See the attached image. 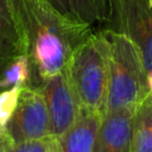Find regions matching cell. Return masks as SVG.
Here are the masks:
<instances>
[{
    "label": "cell",
    "mask_w": 152,
    "mask_h": 152,
    "mask_svg": "<svg viewBox=\"0 0 152 152\" xmlns=\"http://www.w3.org/2000/svg\"><path fill=\"white\" fill-rule=\"evenodd\" d=\"M24 86H14L0 91V127L5 128L12 118L19 100L21 88Z\"/></svg>",
    "instance_id": "obj_13"
},
{
    "label": "cell",
    "mask_w": 152,
    "mask_h": 152,
    "mask_svg": "<svg viewBox=\"0 0 152 152\" xmlns=\"http://www.w3.org/2000/svg\"><path fill=\"white\" fill-rule=\"evenodd\" d=\"M56 147H57V139L55 140V144H53V146H52V148H51L50 152H56Z\"/></svg>",
    "instance_id": "obj_17"
},
{
    "label": "cell",
    "mask_w": 152,
    "mask_h": 152,
    "mask_svg": "<svg viewBox=\"0 0 152 152\" xmlns=\"http://www.w3.org/2000/svg\"><path fill=\"white\" fill-rule=\"evenodd\" d=\"M134 113L135 109L132 108L104 113L96 133L93 152H131Z\"/></svg>",
    "instance_id": "obj_7"
},
{
    "label": "cell",
    "mask_w": 152,
    "mask_h": 152,
    "mask_svg": "<svg viewBox=\"0 0 152 152\" xmlns=\"http://www.w3.org/2000/svg\"><path fill=\"white\" fill-rule=\"evenodd\" d=\"M103 114L82 109L76 122L57 139L56 152H93Z\"/></svg>",
    "instance_id": "obj_8"
},
{
    "label": "cell",
    "mask_w": 152,
    "mask_h": 152,
    "mask_svg": "<svg viewBox=\"0 0 152 152\" xmlns=\"http://www.w3.org/2000/svg\"><path fill=\"white\" fill-rule=\"evenodd\" d=\"M131 152H152V91L135 109Z\"/></svg>",
    "instance_id": "obj_11"
},
{
    "label": "cell",
    "mask_w": 152,
    "mask_h": 152,
    "mask_svg": "<svg viewBox=\"0 0 152 152\" xmlns=\"http://www.w3.org/2000/svg\"><path fill=\"white\" fill-rule=\"evenodd\" d=\"M65 18L91 26L108 17V0H46Z\"/></svg>",
    "instance_id": "obj_10"
},
{
    "label": "cell",
    "mask_w": 152,
    "mask_h": 152,
    "mask_svg": "<svg viewBox=\"0 0 152 152\" xmlns=\"http://www.w3.org/2000/svg\"><path fill=\"white\" fill-rule=\"evenodd\" d=\"M5 132L12 144L51 137L48 107L39 88L31 86L21 88L17 108Z\"/></svg>",
    "instance_id": "obj_5"
},
{
    "label": "cell",
    "mask_w": 152,
    "mask_h": 152,
    "mask_svg": "<svg viewBox=\"0 0 152 152\" xmlns=\"http://www.w3.org/2000/svg\"><path fill=\"white\" fill-rule=\"evenodd\" d=\"M19 55H25L24 46L10 0H0V77Z\"/></svg>",
    "instance_id": "obj_9"
},
{
    "label": "cell",
    "mask_w": 152,
    "mask_h": 152,
    "mask_svg": "<svg viewBox=\"0 0 152 152\" xmlns=\"http://www.w3.org/2000/svg\"><path fill=\"white\" fill-rule=\"evenodd\" d=\"M148 82H150V90L152 91V71L148 72Z\"/></svg>",
    "instance_id": "obj_16"
},
{
    "label": "cell",
    "mask_w": 152,
    "mask_h": 152,
    "mask_svg": "<svg viewBox=\"0 0 152 152\" xmlns=\"http://www.w3.org/2000/svg\"><path fill=\"white\" fill-rule=\"evenodd\" d=\"M24 53L30 63L31 87L39 88L63 71L74 50L91 33V26L58 13L46 0H10Z\"/></svg>",
    "instance_id": "obj_1"
},
{
    "label": "cell",
    "mask_w": 152,
    "mask_h": 152,
    "mask_svg": "<svg viewBox=\"0 0 152 152\" xmlns=\"http://www.w3.org/2000/svg\"><path fill=\"white\" fill-rule=\"evenodd\" d=\"M65 72L82 109L104 114L109 78V43L93 32L71 53Z\"/></svg>",
    "instance_id": "obj_2"
},
{
    "label": "cell",
    "mask_w": 152,
    "mask_h": 152,
    "mask_svg": "<svg viewBox=\"0 0 152 152\" xmlns=\"http://www.w3.org/2000/svg\"><path fill=\"white\" fill-rule=\"evenodd\" d=\"M39 89L48 107L51 137L58 139L76 122L82 108L65 70L48 78Z\"/></svg>",
    "instance_id": "obj_6"
},
{
    "label": "cell",
    "mask_w": 152,
    "mask_h": 152,
    "mask_svg": "<svg viewBox=\"0 0 152 152\" xmlns=\"http://www.w3.org/2000/svg\"><path fill=\"white\" fill-rule=\"evenodd\" d=\"M104 24V30L131 39L152 71V0H108Z\"/></svg>",
    "instance_id": "obj_4"
},
{
    "label": "cell",
    "mask_w": 152,
    "mask_h": 152,
    "mask_svg": "<svg viewBox=\"0 0 152 152\" xmlns=\"http://www.w3.org/2000/svg\"><path fill=\"white\" fill-rule=\"evenodd\" d=\"M10 144H11V141L5 132V128L0 127V152H6V148Z\"/></svg>",
    "instance_id": "obj_15"
},
{
    "label": "cell",
    "mask_w": 152,
    "mask_h": 152,
    "mask_svg": "<svg viewBox=\"0 0 152 152\" xmlns=\"http://www.w3.org/2000/svg\"><path fill=\"white\" fill-rule=\"evenodd\" d=\"M109 43V78L106 112L137 109L148 95V71L137 45L126 36L103 30Z\"/></svg>",
    "instance_id": "obj_3"
},
{
    "label": "cell",
    "mask_w": 152,
    "mask_h": 152,
    "mask_svg": "<svg viewBox=\"0 0 152 152\" xmlns=\"http://www.w3.org/2000/svg\"><path fill=\"white\" fill-rule=\"evenodd\" d=\"M56 138L48 137L43 139L26 140L21 142L10 144L6 148V152H50Z\"/></svg>",
    "instance_id": "obj_14"
},
{
    "label": "cell",
    "mask_w": 152,
    "mask_h": 152,
    "mask_svg": "<svg viewBox=\"0 0 152 152\" xmlns=\"http://www.w3.org/2000/svg\"><path fill=\"white\" fill-rule=\"evenodd\" d=\"M30 81V63L25 55L15 57L0 77V91L14 86H26Z\"/></svg>",
    "instance_id": "obj_12"
}]
</instances>
